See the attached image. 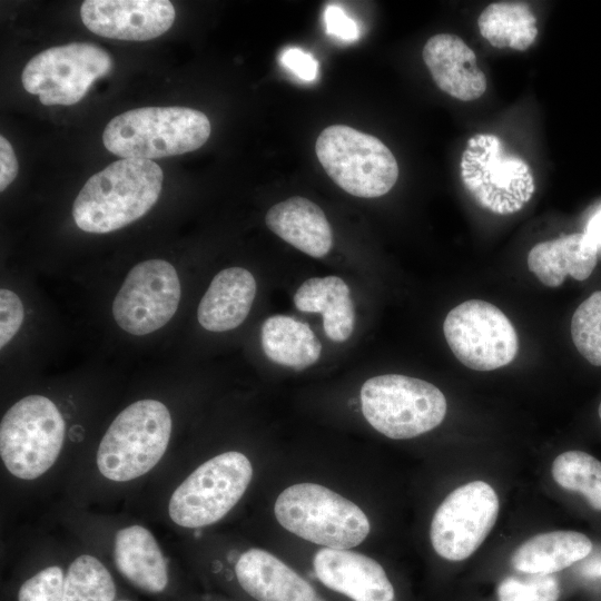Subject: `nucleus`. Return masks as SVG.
<instances>
[{
    "label": "nucleus",
    "mask_w": 601,
    "mask_h": 601,
    "mask_svg": "<svg viewBox=\"0 0 601 601\" xmlns=\"http://www.w3.org/2000/svg\"><path fill=\"white\" fill-rule=\"evenodd\" d=\"M171 427V415L161 402L148 398L130 404L100 441L96 456L99 472L115 482L142 476L165 454Z\"/></svg>",
    "instance_id": "4"
},
{
    "label": "nucleus",
    "mask_w": 601,
    "mask_h": 601,
    "mask_svg": "<svg viewBox=\"0 0 601 601\" xmlns=\"http://www.w3.org/2000/svg\"><path fill=\"white\" fill-rule=\"evenodd\" d=\"M260 341L272 362L295 371L315 364L322 353V344L308 324L285 315H273L264 321Z\"/></svg>",
    "instance_id": "24"
},
{
    "label": "nucleus",
    "mask_w": 601,
    "mask_h": 601,
    "mask_svg": "<svg viewBox=\"0 0 601 601\" xmlns=\"http://www.w3.org/2000/svg\"><path fill=\"white\" fill-rule=\"evenodd\" d=\"M500 510L497 494L484 481H472L452 491L436 509L430 528L434 551L459 562L471 556L494 526Z\"/></svg>",
    "instance_id": "12"
},
{
    "label": "nucleus",
    "mask_w": 601,
    "mask_h": 601,
    "mask_svg": "<svg viewBox=\"0 0 601 601\" xmlns=\"http://www.w3.org/2000/svg\"><path fill=\"white\" fill-rule=\"evenodd\" d=\"M118 601H129V600H118Z\"/></svg>",
    "instance_id": "38"
},
{
    "label": "nucleus",
    "mask_w": 601,
    "mask_h": 601,
    "mask_svg": "<svg viewBox=\"0 0 601 601\" xmlns=\"http://www.w3.org/2000/svg\"><path fill=\"white\" fill-rule=\"evenodd\" d=\"M592 548L591 540L581 532L540 533L514 550L511 564L528 574H553L587 558Z\"/></svg>",
    "instance_id": "23"
},
{
    "label": "nucleus",
    "mask_w": 601,
    "mask_h": 601,
    "mask_svg": "<svg viewBox=\"0 0 601 601\" xmlns=\"http://www.w3.org/2000/svg\"><path fill=\"white\" fill-rule=\"evenodd\" d=\"M317 582L347 601H395V588L373 558L351 550L323 548L312 561Z\"/></svg>",
    "instance_id": "14"
},
{
    "label": "nucleus",
    "mask_w": 601,
    "mask_h": 601,
    "mask_svg": "<svg viewBox=\"0 0 601 601\" xmlns=\"http://www.w3.org/2000/svg\"><path fill=\"white\" fill-rule=\"evenodd\" d=\"M18 174V161L10 142L0 137V190L3 191Z\"/></svg>",
    "instance_id": "34"
},
{
    "label": "nucleus",
    "mask_w": 601,
    "mask_h": 601,
    "mask_svg": "<svg viewBox=\"0 0 601 601\" xmlns=\"http://www.w3.org/2000/svg\"><path fill=\"white\" fill-rule=\"evenodd\" d=\"M554 481L565 490L581 493L590 506L601 511V462L583 451L559 454L551 467Z\"/></svg>",
    "instance_id": "26"
},
{
    "label": "nucleus",
    "mask_w": 601,
    "mask_h": 601,
    "mask_svg": "<svg viewBox=\"0 0 601 601\" xmlns=\"http://www.w3.org/2000/svg\"><path fill=\"white\" fill-rule=\"evenodd\" d=\"M181 295L178 274L162 259L135 265L127 274L112 303L118 326L132 335L150 334L175 315Z\"/></svg>",
    "instance_id": "13"
},
{
    "label": "nucleus",
    "mask_w": 601,
    "mask_h": 601,
    "mask_svg": "<svg viewBox=\"0 0 601 601\" xmlns=\"http://www.w3.org/2000/svg\"><path fill=\"white\" fill-rule=\"evenodd\" d=\"M584 235L598 249L601 247V207L590 217Z\"/></svg>",
    "instance_id": "36"
},
{
    "label": "nucleus",
    "mask_w": 601,
    "mask_h": 601,
    "mask_svg": "<svg viewBox=\"0 0 601 601\" xmlns=\"http://www.w3.org/2000/svg\"><path fill=\"white\" fill-rule=\"evenodd\" d=\"M296 308L321 313L327 337L342 343L354 331L355 311L348 285L338 276L313 277L305 280L294 295Z\"/></svg>",
    "instance_id": "22"
},
{
    "label": "nucleus",
    "mask_w": 601,
    "mask_h": 601,
    "mask_svg": "<svg viewBox=\"0 0 601 601\" xmlns=\"http://www.w3.org/2000/svg\"><path fill=\"white\" fill-rule=\"evenodd\" d=\"M209 135V119L199 110L146 107L112 118L104 130L102 141L119 157L151 160L194 151Z\"/></svg>",
    "instance_id": "3"
},
{
    "label": "nucleus",
    "mask_w": 601,
    "mask_h": 601,
    "mask_svg": "<svg viewBox=\"0 0 601 601\" xmlns=\"http://www.w3.org/2000/svg\"><path fill=\"white\" fill-rule=\"evenodd\" d=\"M443 332L454 356L471 370L503 367L519 351L514 326L500 308L485 300L470 299L452 308Z\"/></svg>",
    "instance_id": "10"
},
{
    "label": "nucleus",
    "mask_w": 601,
    "mask_h": 601,
    "mask_svg": "<svg viewBox=\"0 0 601 601\" xmlns=\"http://www.w3.org/2000/svg\"><path fill=\"white\" fill-rule=\"evenodd\" d=\"M249 459L237 451L215 455L194 470L173 492L168 513L188 529L214 524L242 499L252 477Z\"/></svg>",
    "instance_id": "9"
},
{
    "label": "nucleus",
    "mask_w": 601,
    "mask_h": 601,
    "mask_svg": "<svg viewBox=\"0 0 601 601\" xmlns=\"http://www.w3.org/2000/svg\"><path fill=\"white\" fill-rule=\"evenodd\" d=\"M361 410L378 433L393 440L413 439L437 427L447 404L430 382L385 374L368 378L361 387Z\"/></svg>",
    "instance_id": "5"
},
{
    "label": "nucleus",
    "mask_w": 601,
    "mask_h": 601,
    "mask_svg": "<svg viewBox=\"0 0 601 601\" xmlns=\"http://www.w3.org/2000/svg\"><path fill=\"white\" fill-rule=\"evenodd\" d=\"M80 16L83 24L98 36L145 41L164 35L173 26L175 8L167 0H87Z\"/></svg>",
    "instance_id": "15"
},
{
    "label": "nucleus",
    "mask_w": 601,
    "mask_h": 601,
    "mask_svg": "<svg viewBox=\"0 0 601 601\" xmlns=\"http://www.w3.org/2000/svg\"><path fill=\"white\" fill-rule=\"evenodd\" d=\"M526 580L532 601H558L560 597V583L553 574H533Z\"/></svg>",
    "instance_id": "33"
},
{
    "label": "nucleus",
    "mask_w": 601,
    "mask_h": 601,
    "mask_svg": "<svg viewBox=\"0 0 601 601\" xmlns=\"http://www.w3.org/2000/svg\"><path fill=\"white\" fill-rule=\"evenodd\" d=\"M570 331L578 352L592 365L601 366V290L578 306Z\"/></svg>",
    "instance_id": "28"
},
{
    "label": "nucleus",
    "mask_w": 601,
    "mask_h": 601,
    "mask_svg": "<svg viewBox=\"0 0 601 601\" xmlns=\"http://www.w3.org/2000/svg\"><path fill=\"white\" fill-rule=\"evenodd\" d=\"M66 435L65 420L56 404L42 395L14 403L0 423V455L18 479L33 480L58 459Z\"/></svg>",
    "instance_id": "8"
},
{
    "label": "nucleus",
    "mask_w": 601,
    "mask_h": 601,
    "mask_svg": "<svg viewBox=\"0 0 601 601\" xmlns=\"http://www.w3.org/2000/svg\"><path fill=\"white\" fill-rule=\"evenodd\" d=\"M497 601H532L531 589L526 581L505 578L499 584Z\"/></svg>",
    "instance_id": "35"
},
{
    "label": "nucleus",
    "mask_w": 601,
    "mask_h": 601,
    "mask_svg": "<svg viewBox=\"0 0 601 601\" xmlns=\"http://www.w3.org/2000/svg\"><path fill=\"white\" fill-rule=\"evenodd\" d=\"M65 573L58 565L47 566L19 588L18 601H63Z\"/></svg>",
    "instance_id": "29"
},
{
    "label": "nucleus",
    "mask_w": 601,
    "mask_h": 601,
    "mask_svg": "<svg viewBox=\"0 0 601 601\" xmlns=\"http://www.w3.org/2000/svg\"><path fill=\"white\" fill-rule=\"evenodd\" d=\"M116 594L111 573L96 556L82 554L69 564L63 601H115Z\"/></svg>",
    "instance_id": "27"
},
{
    "label": "nucleus",
    "mask_w": 601,
    "mask_h": 601,
    "mask_svg": "<svg viewBox=\"0 0 601 601\" xmlns=\"http://www.w3.org/2000/svg\"><path fill=\"white\" fill-rule=\"evenodd\" d=\"M164 174L152 160L122 158L91 176L72 206L83 231L106 234L141 218L156 204Z\"/></svg>",
    "instance_id": "1"
},
{
    "label": "nucleus",
    "mask_w": 601,
    "mask_h": 601,
    "mask_svg": "<svg viewBox=\"0 0 601 601\" xmlns=\"http://www.w3.org/2000/svg\"><path fill=\"white\" fill-rule=\"evenodd\" d=\"M256 296V280L242 267H229L215 275L201 297L197 318L209 332L238 327L248 316Z\"/></svg>",
    "instance_id": "18"
},
{
    "label": "nucleus",
    "mask_w": 601,
    "mask_h": 601,
    "mask_svg": "<svg viewBox=\"0 0 601 601\" xmlns=\"http://www.w3.org/2000/svg\"><path fill=\"white\" fill-rule=\"evenodd\" d=\"M114 559L119 573L135 588L154 594L166 590L167 562L146 528L135 524L120 529L115 536Z\"/></svg>",
    "instance_id": "20"
},
{
    "label": "nucleus",
    "mask_w": 601,
    "mask_h": 601,
    "mask_svg": "<svg viewBox=\"0 0 601 601\" xmlns=\"http://www.w3.org/2000/svg\"><path fill=\"white\" fill-rule=\"evenodd\" d=\"M234 574L240 590L254 601H323L312 582L263 549L243 552Z\"/></svg>",
    "instance_id": "16"
},
{
    "label": "nucleus",
    "mask_w": 601,
    "mask_h": 601,
    "mask_svg": "<svg viewBox=\"0 0 601 601\" xmlns=\"http://www.w3.org/2000/svg\"><path fill=\"white\" fill-rule=\"evenodd\" d=\"M277 522L294 535L324 548L349 550L367 538L371 523L353 501L318 483L284 489L274 504Z\"/></svg>",
    "instance_id": "2"
},
{
    "label": "nucleus",
    "mask_w": 601,
    "mask_h": 601,
    "mask_svg": "<svg viewBox=\"0 0 601 601\" xmlns=\"http://www.w3.org/2000/svg\"><path fill=\"white\" fill-rule=\"evenodd\" d=\"M267 227L300 252L321 258L333 245L332 227L319 206L304 197L277 203L265 216Z\"/></svg>",
    "instance_id": "19"
},
{
    "label": "nucleus",
    "mask_w": 601,
    "mask_h": 601,
    "mask_svg": "<svg viewBox=\"0 0 601 601\" xmlns=\"http://www.w3.org/2000/svg\"><path fill=\"white\" fill-rule=\"evenodd\" d=\"M598 412H599V417H600V420H601V402H600Z\"/></svg>",
    "instance_id": "37"
},
{
    "label": "nucleus",
    "mask_w": 601,
    "mask_h": 601,
    "mask_svg": "<svg viewBox=\"0 0 601 601\" xmlns=\"http://www.w3.org/2000/svg\"><path fill=\"white\" fill-rule=\"evenodd\" d=\"M111 69L112 59L105 49L90 42H70L31 58L21 81L42 105L69 106L80 101L93 81Z\"/></svg>",
    "instance_id": "11"
},
{
    "label": "nucleus",
    "mask_w": 601,
    "mask_h": 601,
    "mask_svg": "<svg viewBox=\"0 0 601 601\" xmlns=\"http://www.w3.org/2000/svg\"><path fill=\"white\" fill-rule=\"evenodd\" d=\"M462 184L481 208L512 215L531 200L535 183L531 167L511 154L493 134L469 138L460 161Z\"/></svg>",
    "instance_id": "6"
},
{
    "label": "nucleus",
    "mask_w": 601,
    "mask_h": 601,
    "mask_svg": "<svg viewBox=\"0 0 601 601\" xmlns=\"http://www.w3.org/2000/svg\"><path fill=\"white\" fill-rule=\"evenodd\" d=\"M23 305L12 290H0V347L6 346L23 322Z\"/></svg>",
    "instance_id": "30"
},
{
    "label": "nucleus",
    "mask_w": 601,
    "mask_h": 601,
    "mask_svg": "<svg viewBox=\"0 0 601 601\" xmlns=\"http://www.w3.org/2000/svg\"><path fill=\"white\" fill-rule=\"evenodd\" d=\"M326 32L344 41H355L359 37L357 23L346 14L343 8L329 4L324 12Z\"/></svg>",
    "instance_id": "32"
},
{
    "label": "nucleus",
    "mask_w": 601,
    "mask_h": 601,
    "mask_svg": "<svg viewBox=\"0 0 601 601\" xmlns=\"http://www.w3.org/2000/svg\"><path fill=\"white\" fill-rule=\"evenodd\" d=\"M598 259V248L584 233H575L533 246L528 255V267L548 287H559L565 276L587 279Z\"/></svg>",
    "instance_id": "21"
},
{
    "label": "nucleus",
    "mask_w": 601,
    "mask_h": 601,
    "mask_svg": "<svg viewBox=\"0 0 601 601\" xmlns=\"http://www.w3.org/2000/svg\"><path fill=\"white\" fill-rule=\"evenodd\" d=\"M279 61L284 68L304 81H314L318 76V61L300 48L285 49Z\"/></svg>",
    "instance_id": "31"
},
{
    "label": "nucleus",
    "mask_w": 601,
    "mask_h": 601,
    "mask_svg": "<svg viewBox=\"0 0 601 601\" xmlns=\"http://www.w3.org/2000/svg\"><path fill=\"white\" fill-rule=\"evenodd\" d=\"M315 151L329 178L356 197L383 196L398 178L397 161L388 147L345 125L325 128L317 137Z\"/></svg>",
    "instance_id": "7"
},
{
    "label": "nucleus",
    "mask_w": 601,
    "mask_h": 601,
    "mask_svg": "<svg viewBox=\"0 0 601 601\" xmlns=\"http://www.w3.org/2000/svg\"><path fill=\"white\" fill-rule=\"evenodd\" d=\"M481 36L499 49L526 50L538 36L536 18L524 2L500 1L486 6L480 13Z\"/></svg>",
    "instance_id": "25"
},
{
    "label": "nucleus",
    "mask_w": 601,
    "mask_h": 601,
    "mask_svg": "<svg viewBox=\"0 0 601 601\" xmlns=\"http://www.w3.org/2000/svg\"><path fill=\"white\" fill-rule=\"evenodd\" d=\"M422 56L435 85L451 97L473 101L485 92V73L474 51L460 37L435 35L426 41Z\"/></svg>",
    "instance_id": "17"
}]
</instances>
